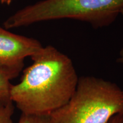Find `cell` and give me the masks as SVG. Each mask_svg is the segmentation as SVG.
I'll return each mask as SVG.
<instances>
[{
    "label": "cell",
    "mask_w": 123,
    "mask_h": 123,
    "mask_svg": "<svg viewBox=\"0 0 123 123\" xmlns=\"http://www.w3.org/2000/svg\"><path fill=\"white\" fill-rule=\"evenodd\" d=\"M31 58L20 82L12 84L10 98L22 114L49 116L68 103L79 77L71 59L53 46Z\"/></svg>",
    "instance_id": "obj_1"
},
{
    "label": "cell",
    "mask_w": 123,
    "mask_h": 123,
    "mask_svg": "<svg viewBox=\"0 0 123 123\" xmlns=\"http://www.w3.org/2000/svg\"><path fill=\"white\" fill-rule=\"evenodd\" d=\"M117 63L123 64V49H122V50L120 51V52L119 57L117 58Z\"/></svg>",
    "instance_id": "obj_9"
},
{
    "label": "cell",
    "mask_w": 123,
    "mask_h": 123,
    "mask_svg": "<svg viewBox=\"0 0 123 123\" xmlns=\"http://www.w3.org/2000/svg\"><path fill=\"white\" fill-rule=\"evenodd\" d=\"M0 1H1V2L2 4L9 5L11 3L12 0H0Z\"/></svg>",
    "instance_id": "obj_10"
},
{
    "label": "cell",
    "mask_w": 123,
    "mask_h": 123,
    "mask_svg": "<svg viewBox=\"0 0 123 123\" xmlns=\"http://www.w3.org/2000/svg\"><path fill=\"white\" fill-rule=\"evenodd\" d=\"M123 10V0H43L27 6L5 21V29L50 20L73 19L98 28L110 25Z\"/></svg>",
    "instance_id": "obj_3"
},
{
    "label": "cell",
    "mask_w": 123,
    "mask_h": 123,
    "mask_svg": "<svg viewBox=\"0 0 123 123\" xmlns=\"http://www.w3.org/2000/svg\"><path fill=\"white\" fill-rule=\"evenodd\" d=\"M107 123H123V114H117L112 117Z\"/></svg>",
    "instance_id": "obj_8"
},
{
    "label": "cell",
    "mask_w": 123,
    "mask_h": 123,
    "mask_svg": "<svg viewBox=\"0 0 123 123\" xmlns=\"http://www.w3.org/2000/svg\"><path fill=\"white\" fill-rule=\"evenodd\" d=\"M18 123H50L49 116L21 114Z\"/></svg>",
    "instance_id": "obj_7"
},
{
    "label": "cell",
    "mask_w": 123,
    "mask_h": 123,
    "mask_svg": "<svg viewBox=\"0 0 123 123\" xmlns=\"http://www.w3.org/2000/svg\"><path fill=\"white\" fill-rule=\"evenodd\" d=\"M14 112L13 101H0V123H14L12 120Z\"/></svg>",
    "instance_id": "obj_6"
},
{
    "label": "cell",
    "mask_w": 123,
    "mask_h": 123,
    "mask_svg": "<svg viewBox=\"0 0 123 123\" xmlns=\"http://www.w3.org/2000/svg\"><path fill=\"white\" fill-rule=\"evenodd\" d=\"M42 48L38 40L15 34L0 26V70L11 80L22 71L25 59Z\"/></svg>",
    "instance_id": "obj_4"
},
{
    "label": "cell",
    "mask_w": 123,
    "mask_h": 123,
    "mask_svg": "<svg viewBox=\"0 0 123 123\" xmlns=\"http://www.w3.org/2000/svg\"><path fill=\"white\" fill-rule=\"evenodd\" d=\"M11 79L9 75L0 70V101H12L10 98V90L12 84Z\"/></svg>",
    "instance_id": "obj_5"
},
{
    "label": "cell",
    "mask_w": 123,
    "mask_h": 123,
    "mask_svg": "<svg viewBox=\"0 0 123 123\" xmlns=\"http://www.w3.org/2000/svg\"><path fill=\"white\" fill-rule=\"evenodd\" d=\"M123 114V91L116 83L92 76L79 78L67 104L49 115L50 123H107Z\"/></svg>",
    "instance_id": "obj_2"
},
{
    "label": "cell",
    "mask_w": 123,
    "mask_h": 123,
    "mask_svg": "<svg viewBox=\"0 0 123 123\" xmlns=\"http://www.w3.org/2000/svg\"><path fill=\"white\" fill-rule=\"evenodd\" d=\"M120 14H122V15H123V10H121V12H120Z\"/></svg>",
    "instance_id": "obj_11"
}]
</instances>
